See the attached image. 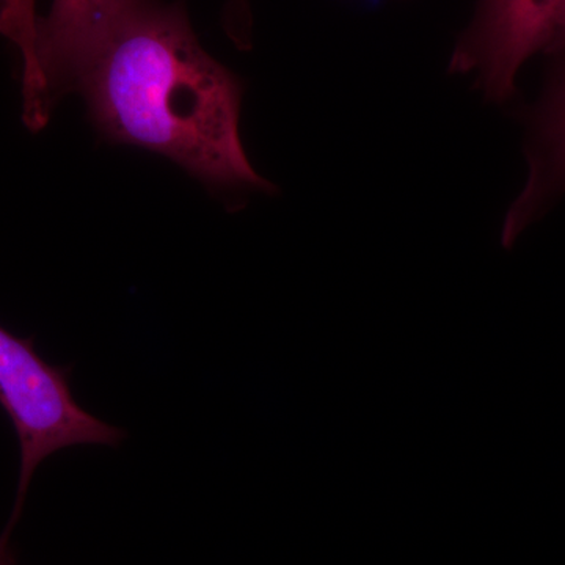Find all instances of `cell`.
Listing matches in <instances>:
<instances>
[{
    "label": "cell",
    "mask_w": 565,
    "mask_h": 565,
    "mask_svg": "<svg viewBox=\"0 0 565 565\" xmlns=\"http://www.w3.org/2000/svg\"><path fill=\"white\" fill-rule=\"evenodd\" d=\"M73 92L111 143L166 156L214 191H275L245 152L243 82L204 50L184 0H109L66 70Z\"/></svg>",
    "instance_id": "6da1fadb"
},
{
    "label": "cell",
    "mask_w": 565,
    "mask_h": 565,
    "mask_svg": "<svg viewBox=\"0 0 565 565\" xmlns=\"http://www.w3.org/2000/svg\"><path fill=\"white\" fill-rule=\"evenodd\" d=\"M70 374L71 367L41 359L33 338L17 337L0 326V405L17 430L21 451L17 501L2 541H10L33 475L44 459L70 446H118L126 437L76 403Z\"/></svg>",
    "instance_id": "7a4b0ae2"
},
{
    "label": "cell",
    "mask_w": 565,
    "mask_h": 565,
    "mask_svg": "<svg viewBox=\"0 0 565 565\" xmlns=\"http://www.w3.org/2000/svg\"><path fill=\"white\" fill-rule=\"evenodd\" d=\"M228 32L237 46H250V10L247 0H230Z\"/></svg>",
    "instance_id": "52a82bcc"
},
{
    "label": "cell",
    "mask_w": 565,
    "mask_h": 565,
    "mask_svg": "<svg viewBox=\"0 0 565 565\" xmlns=\"http://www.w3.org/2000/svg\"><path fill=\"white\" fill-rule=\"evenodd\" d=\"M564 6L565 0H478L449 71L475 76L489 102H509L525 63L548 47Z\"/></svg>",
    "instance_id": "3957f363"
},
{
    "label": "cell",
    "mask_w": 565,
    "mask_h": 565,
    "mask_svg": "<svg viewBox=\"0 0 565 565\" xmlns=\"http://www.w3.org/2000/svg\"><path fill=\"white\" fill-rule=\"evenodd\" d=\"M36 0H0V36L20 52L22 109L39 111L46 102L44 85L36 63L35 40L40 14Z\"/></svg>",
    "instance_id": "8992f818"
},
{
    "label": "cell",
    "mask_w": 565,
    "mask_h": 565,
    "mask_svg": "<svg viewBox=\"0 0 565 565\" xmlns=\"http://www.w3.org/2000/svg\"><path fill=\"white\" fill-rule=\"evenodd\" d=\"M0 565H17L10 544L0 542Z\"/></svg>",
    "instance_id": "9c48e42d"
},
{
    "label": "cell",
    "mask_w": 565,
    "mask_h": 565,
    "mask_svg": "<svg viewBox=\"0 0 565 565\" xmlns=\"http://www.w3.org/2000/svg\"><path fill=\"white\" fill-rule=\"evenodd\" d=\"M109 0H52L50 13L36 25L35 54L47 104L62 99L66 70Z\"/></svg>",
    "instance_id": "5b68a950"
},
{
    "label": "cell",
    "mask_w": 565,
    "mask_h": 565,
    "mask_svg": "<svg viewBox=\"0 0 565 565\" xmlns=\"http://www.w3.org/2000/svg\"><path fill=\"white\" fill-rule=\"evenodd\" d=\"M527 177L505 217L501 243L511 247L546 204L565 192V61L533 111Z\"/></svg>",
    "instance_id": "277c9868"
},
{
    "label": "cell",
    "mask_w": 565,
    "mask_h": 565,
    "mask_svg": "<svg viewBox=\"0 0 565 565\" xmlns=\"http://www.w3.org/2000/svg\"><path fill=\"white\" fill-rule=\"evenodd\" d=\"M545 52L550 54H559L565 57V6L557 18L555 32H553L552 41Z\"/></svg>",
    "instance_id": "ba28073f"
}]
</instances>
